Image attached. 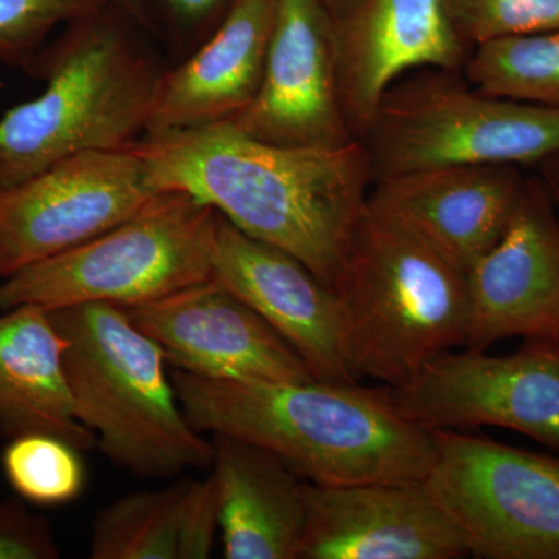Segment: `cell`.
Instances as JSON below:
<instances>
[{
	"label": "cell",
	"instance_id": "f1b7e54d",
	"mask_svg": "<svg viewBox=\"0 0 559 559\" xmlns=\"http://www.w3.org/2000/svg\"><path fill=\"white\" fill-rule=\"evenodd\" d=\"M109 7L119 11L143 32H154V22L151 20L148 5L145 0H106Z\"/></svg>",
	"mask_w": 559,
	"mask_h": 559
},
{
	"label": "cell",
	"instance_id": "4316f807",
	"mask_svg": "<svg viewBox=\"0 0 559 559\" xmlns=\"http://www.w3.org/2000/svg\"><path fill=\"white\" fill-rule=\"evenodd\" d=\"M60 555L46 518L33 513L22 499L0 502V559H57Z\"/></svg>",
	"mask_w": 559,
	"mask_h": 559
},
{
	"label": "cell",
	"instance_id": "3957f363",
	"mask_svg": "<svg viewBox=\"0 0 559 559\" xmlns=\"http://www.w3.org/2000/svg\"><path fill=\"white\" fill-rule=\"evenodd\" d=\"M112 7L64 25L27 72L38 97L0 119V189L90 151L123 150L148 127L162 70Z\"/></svg>",
	"mask_w": 559,
	"mask_h": 559
},
{
	"label": "cell",
	"instance_id": "8fae6325",
	"mask_svg": "<svg viewBox=\"0 0 559 559\" xmlns=\"http://www.w3.org/2000/svg\"><path fill=\"white\" fill-rule=\"evenodd\" d=\"M230 123L288 148L337 150L358 140L342 100L336 20L322 0H277L260 90Z\"/></svg>",
	"mask_w": 559,
	"mask_h": 559
},
{
	"label": "cell",
	"instance_id": "8992f818",
	"mask_svg": "<svg viewBox=\"0 0 559 559\" xmlns=\"http://www.w3.org/2000/svg\"><path fill=\"white\" fill-rule=\"evenodd\" d=\"M460 79L419 69L385 92L360 139L373 180L454 165L539 167L559 156V109L492 97Z\"/></svg>",
	"mask_w": 559,
	"mask_h": 559
},
{
	"label": "cell",
	"instance_id": "d6986e66",
	"mask_svg": "<svg viewBox=\"0 0 559 559\" xmlns=\"http://www.w3.org/2000/svg\"><path fill=\"white\" fill-rule=\"evenodd\" d=\"M212 443L224 558L300 559L307 481L249 441L213 436Z\"/></svg>",
	"mask_w": 559,
	"mask_h": 559
},
{
	"label": "cell",
	"instance_id": "7c38bea8",
	"mask_svg": "<svg viewBox=\"0 0 559 559\" xmlns=\"http://www.w3.org/2000/svg\"><path fill=\"white\" fill-rule=\"evenodd\" d=\"M123 310L176 371L212 381L314 380L299 353L215 278Z\"/></svg>",
	"mask_w": 559,
	"mask_h": 559
},
{
	"label": "cell",
	"instance_id": "2e32d148",
	"mask_svg": "<svg viewBox=\"0 0 559 559\" xmlns=\"http://www.w3.org/2000/svg\"><path fill=\"white\" fill-rule=\"evenodd\" d=\"M524 175L516 165H454L373 180L369 205L468 274L499 241Z\"/></svg>",
	"mask_w": 559,
	"mask_h": 559
},
{
	"label": "cell",
	"instance_id": "e0dca14e",
	"mask_svg": "<svg viewBox=\"0 0 559 559\" xmlns=\"http://www.w3.org/2000/svg\"><path fill=\"white\" fill-rule=\"evenodd\" d=\"M336 38L342 100L358 140L396 81L419 69L460 72L471 53L444 0H358L336 21Z\"/></svg>",
	"mask_w": 559,
	"mask_h": 559
},
{
	"label": "cell",
	"instance_id": "5b68a950",
	"mask_svg": "<svg viewBox=\"0 0 559 559\" xmlns=\"http://www.w3.org/2000/svg\"><path fill=\"white\" fill-rule=\"evenodd\" d=\"M334 290L359 380L403 384L430 360L465 345V272L369 202Z\"/></svg>",
	"mask_w": 559,
	"mask_h": 559
},
{
	"label": "cell",
	"instance_id": "6da1fadb",
	"mask_svg": "<svg viewBox=\"0 0 559 559\" xmlns=\"http://www.w3.org/2000/svg\"><path fill=\"white\" fill-rule=\"evenodd\" d=\"M131 150L154 189L190 194L336 288L373 186L360 140L337 150L288 148L221 123L145 134Z\"/></svg>",
	"mask_w": 559,
	"mask_h": 559
},
{
	"label": "cell",
	"instance_id": "484cf974",
	"mask_svg": "<svg viewBox=\"0 0 559 559\" xmlns=\"http://www.w3.org/2000/svg\"><path fill=\"white\" fill-rule=\"evenodd\" d=\"M154 28L160 22L183 57L219 27L237 0H145Z\"/></svg>",
	"mask_w": 559,
	"mask_h": 559
},
{
	"label": "cell",
	"instance_id": "ac0fdd59",
	"mask_svg": "<svg viewBox=\"0 0 559 559\" xmlns=\"http://www.w3.org/2000/svg\"><path fill=\"white\" fill-rule=\"evenodd\" d=\"M275 10L277 0H237L204 43L176 68L162 70L145 134L237 119L260 90Z\"/></svg>",
	"mask_w": 559,
	"mask_h": 559
},
{
	"label": "cell",
	"instance_id": "9c48e42d",
	"mask_svg": "<svg viewBox=\"0 0 559 559\" xmlns=\"http://www.w3.org/2000/svg\"><path fill=\"white\" fill-rule=\"evenodd\" d=\"M400 415L419 428L496 426L559 454V341L525 340L516 352L443 353L399 385H382Z\"/></svg>",
	"mask_w": 559,
	"mask_h": 559
},
{
	"label": "cell",
	"instance_id": "4dcf8cb0",
	"mask_svg": "<svg viewBox=\"0 0 559 559\" xmlns=\"http://www.w3.org/2000/svg\"><path fill=\"white\" fill-rule=\"evenodd\" d=\"M322 2L333 14L334 20L337 21L344 17L358 3V0H322Z\"/></svg>",
	"mask_w": 559,
	"mask_h": 559
},
{
	"label": "cell",
	"instance_id": "277c9868",
	"mask_svg": "<svg viewBox=\"0 0 559 559\" xmlns=\"http://www.w3.org/2000/svg\"><path fill=\"white\" fill-rule=\"evenodd\" d=\"M50 316L66 340L76 417L106 457L142 477L212 466L213 443L183 414L164 352L123 308L76 305Z\"/></svg>",
	"mask_w": 559,
	"mask_h": 559
},
{
	"label": "cell",
	"instance_id": "7402d4cb",
	"mask_svg": "<svg viewBox=\"0 0 559 559\" xmlns=\"http://www.w3.org/2000/svg\"><path fill=\"white\" fill-rule=\"evenodd\" d=\"M462 70L484 94L559 109V28L488 40Z\"/></svg>",
	"mask_w": 559,
	"mask_h": 559
},
{
	"label": "cell",
	"instance_id": "d4e9b609",
	"mask_svg": "<svg viewBox=\"0 0 559 559\" xmlns=\"http://www.w3.org/2000/svg\"><path fill=\"white\" fill-rule=\"evenodd\" d=\"M106 5V0H0V64L27 69L55 28Z\"/></svg>",
	"mask_w": 559,
	"mask_h": 559
},
{
	"label": "cell",
	"instance_id": "30bf717a",
	"mask_svg": "<svg viewBox=\"0 0 559 559\" xmlns=\"http://www.w3.org/2000/svg\"><path fill=\"white\" fill-rule=\"evenodd\" d=\"M157 193L131 146L79 154L0 189V280L112 229Z\"/></svg>",
	"mask_w": 559,
	"mask_h": 559
},
{
	"label": "cell",
	"instance_id": "5bb4252c",
	"mask_svg": "<svg viewBox=\"0 0 559 559\" xmlns=\"http://www.w3.org/2000/svg\"><path fill=\"white\" fill-rule=\"evenodd\" d=\"M465 348L507 337L559 341V218L540 176L525 178L499 241L466 274Z\"/></svg>",
	"mask_w": 559,
	"mask_h": 559
},
{
	"label": "cell",
	"instance_id": "ba28073f",
	"mask_svg": "<svg viewBox=\"0 0 559 559\" xmlns=\"http://www.w3.org/2000/svg\"><path fill=\"white\" fill-rule=\"evenodd\" d=\"M425 484L481 559H559V457L433 430Z\"/></svg>",
	"mask_w": 559,
	"mask_h": 559
},
{
	"label": "cell",
	"instance_id": "7a4b0ae2",
	"mask_svg": "<svg viewBox=\"0 0 559 559\" xmlns=\"http://www.w3.org/2000/svg\"><path fill=\"white\" fill-rule=\"evenodd\" d=\"M171 378L194 429L264 448L310 484L425 481L432 465L433 432L400 415L384 388Z\"/></svg>",
	"mask_w": 559,
	"mask_h": 559
},
{
	"label": "cell",
	"instance_id": "52a82bcc",
	"mask_svg": "<svg viewBox=\"0 0 559 559\" xmlns=\"http://www.w3.org/2000/svg\"><path fill=\"white\" fill-rule=\"evenodd\" d=\"M215 210L190 194L159 191L140 212L92 240L0 280V311L148 304L212 277Z\"/></svg>",
	"mask_w": 559,
	"mask_h": 559
},
{
	"label": "cell",
	"instance_id": "9a60e30c",
	"mask_svg": "<svg viewBox=\"0 0 559 559\" xmlns=\"http://www.w3.org/2000/svg\"><path fill=\"white\" fill-rule=\"evenodd\" d=\"M300 559H459L463 536L423 481L305 484Z\"/></svg>",
	"mask_w": 559,
	"mask_h": 559
},
{
	"label": "cell",
	"instance_id": "f546056e",
	"mask_svg": "<svg viewBox=\"0 0 559 559\" xmlns=\"http://www.w3.org/2000/svg\"><path fill=\"white\" fill-rule=\"evenodd\" d=\"M540 178L546 182L547 189L550 191L551 200H554L555 209H557L559 218V156L543 162L539 165Z\"/></svg>",
	"mask_w": 559,
	"mask_h": 559
},
{
	"label": "cell",
	"instance_id": "83f0119b",
	"mask_svg": "<svg viewBox=\"0 0 559 559\" xmlns=\"http://www.w3.org/2000/svg\"><path fill=\"white\" fill-rule=\"evenodd\" d=\"M219 528V492L215 476L191 480L186 503L180 559H205L212 555Z\"/></svg>",
	"mask_w": 559,
	"mask_h": 559
},
{
	"label": "cell",
	"instance_id": "44dd1931",
	"mask_svg": "<svg viewBox=\"0 0 559 559\" xmlns=\"http://www.w3.org/2000/svg\"><path fill=\"white\" fill-rule=\"evenodd\" d=\"M191 480L132 492L95 516L92 559H180Z\"/></svg>",
	"mask_w": 559,
	"mask_h": 559
},
{
	"label": "cell",
	"instance_id": "603a6c76",
	"mask_svg": "<svg viewBox=\"0 0 559 559\" xmlns=\"http://www.w3.org/2000/svg\"><path fill=\"white\" fill-rule=\"evenodd\" d=\"M3 448V476L24 502L61 507L73 502L86 485L80 448L47 432L11 437Z\"/></svg>",
	"mask_w": 559,
	"mask_h": 559
},
{
	"label": "cell",
	"instance_id": "cb8c5ba5",
	"mask_svg": "<svg viewBox=\"0 0 559 559\" xmlns=\"http://www.w3.org/2000/svg\"><path fill=\"white\" fill-rule=\"evenodd\" d=\"M444 7L469 50L488 40L559 28V0H444Z\"/></svg>",
	"mask_w": 559,
	"mask_h": 559
},
{
	"label": "cell",
	"instance_id": "ffe728a7",
	"mask_svg": "<svg viewBox=\"0 0 559 559\" xmlns=\"http://www.w3.org/2000/svg\"><path fill=\"white\" fill-rule=\"evenodd\" d=\"M66 340L50 311L21 305L0 311V433L47 432L81 451L97 444L76 417L64 369Z\"/></svg>",
	"mask_w": 559,
	"mask_h": 559
},
{
	"label": "cell",
	"instance_id": "4fadbf2b",
	"mask_svg": "<svg viewBox=\"0 0 559 559\" xmlns=\"http://www.w3.org/2000/svg\"><path fill=\"white\" fill-rule=\"evenodd\" d=\"M212 278L245 300L299 353L314 380L356 384L336 290L296 257L249 237L218 212L207 235Z\"/></svg>",
	"mask_w": 559,
	"mask_h": 559
}]
</instances>
